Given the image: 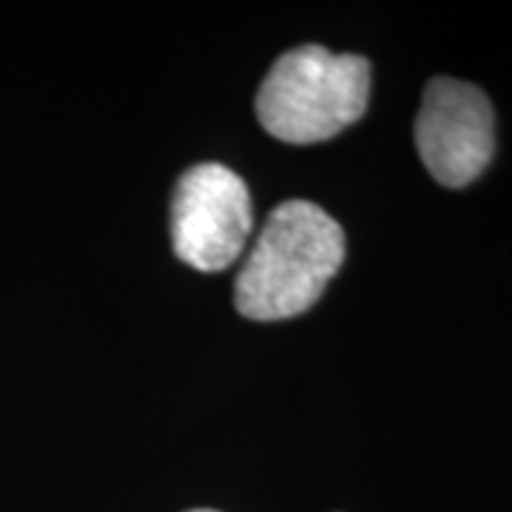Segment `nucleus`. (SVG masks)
Wrapping results in <instances>:
<instances>
[{"instance_id":"obj_1","label":"nucleus","mask_w":512,"mask_h":512,"mask_svg":"<svg viewBox=\"0 0 512 512\" xmlns=\"http://www.w3.org/2000/svg\"><path fill=\"white\" fill-rule=\"evenodd\" d=\"M345 262V231L308 200L276 205L234 282V305L245 319L276 322L316 305Z\"/></svg>"},{"instance_id":"obj_2","label":"nucleus","mask_w":512,"mask_h":512,"mask_svg":"<svg viewBox=\"0 0 512 512\" xmlns=\"http://www.w3.org/2000/svg\"><path fill=\"white\" fill-rule=\"evenodd\" d=\"M370 63L362 55H333L325 46H299L276 57L256 92L262 128L293 146L336 137L367 111Z\"/></svg>"},{"instance_id":"obj_3","label":"nucleus","mask_w":512,"mask_h":512,"mask_svg":"<svg viewBox=\"0 0 512 512\" xmlns=\"http://www.w3.org/2000/svg\"><path fill=\"white\" fill-rule=\"evenodd\" d=\"M254 228L245 180L220 163L191 165L171 197V239L185 265L225 271Z\"/></svg>"},{"instance_id":"obj_4","label":"nucleus","mask_w":512,"mask_h":512,"mask_svg":"<svg viewBox=\"0 0 512 512\" xmlns=\"http://www.w3.org/2000/svg\"><path fill=\"white\" fill-rule=\"evenodd\" d=\"M413 131L421 163L444 188L478 180L495 154L493 103L467 80L433 77Z\"/></svg>"},{"instance_id":"obj_5","label":"nucleus","mask_w":512,"mask_h":512,"mask_svg":"<svg viewBox=\"0 0 512 512\" xmlns=\"http://www.w3.org/2000/svg\"><path fill=\"white\" fill-rule=\"evenodd\" d=\"M188 512H220V510H188Z\"/></svg>"}]
</instances>
